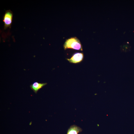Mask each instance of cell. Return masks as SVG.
I'll use <instances>...</instances> for the list:
<instances>
[{"instance_id": "cell-2", "label": "cell", "mask_w": 134, "mask_h": 134, "mask_svg": "<svg viewBox=\"0 0 134 134\" xmlns=\"http://www.w3.org/2000/svg\"><path fill=\"white\" fill-rule=\"evenodd\" d=\"M13 16V13L10 10H7L5 12L3 17V21L4 23V28L5 29L8 28H10Z\"/></svg>"}, {"instance_id": "cell-4", "label": "cell", "mask_w": 134, "mask_h": 134, "mask_svg": "<svg viewBox=\"0 0 134 134\" xmlns=\"http://www.w3.org/2000/svg\"><path fill=\"white\" fill-rule=\"evenodd\" d=\"M47 84L46 83H39L35 82L30 85V87L35 93H37L38 91Z\"/></svg>"}, {"instance_id": "cell-1", "label": "cell", "mask_w": 134, "mask_h": 134, "mask_svg": "<svg viewBox=\"0 0 134 134\" xmlns=\"http://www.w3.org/2000/svg\"><path fill=\"white\" fill-rule=\"evenodd\" d=\"M64 49H68L82 51L83 49L81 43L79 40L76 37H72L67 39L63 45Z\"/></svg>"}, {"instance_id": "cell-3", "label": "cell", "mask_w": 134, "mask_h": 134, "mask_svg": "<svg viewBox=\"0 0 134 134\" xmlns=\"http://www.w3.org/2000/svg\"><path fill=\"white\" fill-rule=\"evenodd\" d=\"M83 58V53L77 52L73 54L70 58L67 59L70 63L76 64L81 62Z\"/></svg>"}, {"instance_id": "cell-5", "label": "cell", "mask_w": 134, "mask_h": 134, "mask_svg": "<svg viewBox=\"0 0 134 134\" xmlns=\"http://www.w3.org/2000/svg\"><path fill=\"white\" fill-rule=\"evenodd\" d=\"M82 129L75 125L71 126L68 129L67 134H78L81 132Z\"/></svg>"}]
</instances>
